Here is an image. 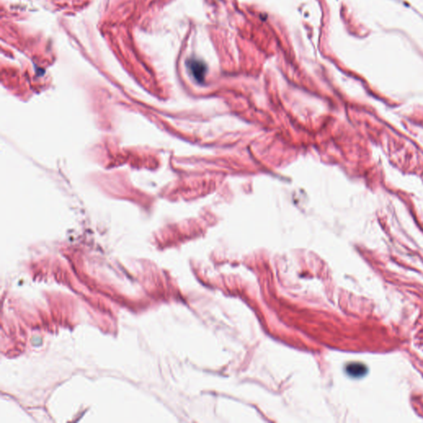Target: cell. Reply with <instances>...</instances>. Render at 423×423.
<instances>
[{"label":"cell","instance_id":"7a4b0ae2","mask_svg":"<svg viewBox=\"0 0 423 423\" xmlns=\"http://www.w3.org/2000/svg\"><path fill=\"white\" fill-rule=\"evenodd\" d=\"M345 369H346V374L352 378L363 377L364 375H366L368 371L367 367L364 364L357 363V362H352L346 364Z\"/></svg>","mask_w":423,"mask_h":423},{"label":"cell","instance_id":"6da1fadb","mask_svg":"<svg viewBox=\"0 0 423 423\" xmlns=\"http://www.w3.org/2000/svg\"><path fill=\"white\" fill-rule=\"evenodd\" d=\"M187 65L190 74H192L194 79L197 82H203L206 72H207L206 65L199 60L191 59L188 61Z\"/></svg>","mask_w":423,"mask_h":423}]
</instances>
